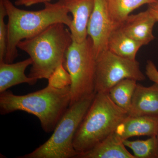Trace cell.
Returning <instances> with one entry per match:
<instances>
[{
	"instance_id": "cell-24",
	"label": "cell",
	"mask_w": 158,
	"mask_h": 158,
	"mask_svg": "<svg viewBox=\"0 0 158 158\" xmlns=\"http://www.w3.org/2000/svg\"><path fill=\"white\" fill-rule=\"evenodd\" d=\"M156 137H157V139H158V127L157 134Z\"/></svg>"
},
{
	"instance_id": "cell-11",
	"label": "cell",
	"mask_w": 158,
	"mask_h": 158,
	"mask_svg": "<svg viewBox=\"0 0 158 158\" xmlns=\"http://www.w3.org/2000/svg\"><path fill=\"white\" fill-rule=\"evenodd\" d=\"M158 116H128L114 131L123 141L135 136L157 135Z\"/></svg>"
},
{
	"instance_id": "cell-14",
	"label": "cell",
	"mask_w": 158,
	"mask_h": 158,
	"mask_svg": "<svg viewBox=\"0 0 158 158\" xmlns=\"http://www.w3.org/2000/svg\"><path fill=\"white\" fill-rule=\"evenodd\" d=\"M78 158H136L126 148L123 141L114 132Z\"/></svg>"
},
{
	"instance_id": "cell-23",
	"label": "cell",
	"mask_w": 158,
	"mask_h": 158,
	"mask_svg": "<svg viewBox=\"0 0 158 158\" xmlns=\"http://www.w3.org/2000/svg\"><path fill=\"white\" fill-rule=\"evenodd\" d=\"M148 9L158 22V1L148 5Z\"/></svg>"
},
{
	"instance_id": "cell-21",
	"label": "cell",
	"mask_w": 158,
	"mask_h": 158,
	"mask_svg": "<svg viewBox=\"0 0 158 158\" xmlns=\"http://www.w3.org/2000/svg\"><path fill=\"white\" fill-rule=\"evenodd\" d=\"M145 74L152 81L158 85V70L151 60H148L145 66Z\"/></svg>"
},
{
	"instance_id": "cell-13",
	"label": "cell",
	"mask_w": 158,
	"mask_h": 158,
	"mask_svg": "<svg viewBox=\"0 0 158 158\" xmlns=\"http://www.w3.org/2000/svg\"><path fill=\"white\" fill-rule=\"evenodd\" d=\"M33 63L31 58L16 63L0 62V93L19 84L35 85L37 80L27 76L26 69Z\"/></svg>"
},
{
	"instance_id": "cell-10",
	"label": "cell",
	"mask_w": 158,
	"mask_h": 158,
	"mask_svg": "<svg viewBox=\"0 0 158 158\" xmlns=\"http://www.w3.org/2000/svg\"><path fill=\"white\" fill-rule=\"evenodd\" d=\"M72 21L69 27L73 40L83 42L88 37V27L94 6V0H65Z\"/></svg>"
},
{
	"instance_id": "cell-17",
	"label": "cell",
	"mask_w": 158,
	"mask_h": 158,
	"mask_svg": "<svg viewBox=\"0 0 158 158\" xmlns=\"http://www.w3.org/2000/svg\"><path fill=\"white\" fill-rule=\"evenodd\" d=\"M137 81L125 79L118 82L108 92L112 101L118 107L126 111L128 114L132 99L137 85Z\"/></svg>"
},
{
	"instance_id": "cell-15",
	"label": "cell",
	"mask_w": 158,
	"mask_h": 158,
	"mask_svg": "<svg viewBox=\"0 0 158 158\" xmlns=\"http://www.w3.org/2000/svg\"><path fill=\"white\" fill-rule=\"evenodd\" d=\"M142 46L118 27L114 30L110 35L108 50L123 58L136 60L137 53Z\"/></svg>"
},
{
	"instance_id": "cell-5",
	"label": "cell",
	"mask_w": 158,
	"mask_h": 158,
	"mask_svg": "<svg viewBox=\"0 0 158 158\" xmlns=\"http://www.w3.org/2000/svg\"><path fill=\"white\" fill-rule=\"evenodd\" d=\"M95 94L84 98L69 106L50 138L34 151L18 158H77L78 153L74 148V137Z\"/></svg>"
},
{
	"instance_id": "cell-4",
	"label": "cell",
	"mask_w": 158,
	"mask_h": 158,
	"mask_svg": "<svg viewBox=\"0 0 158 158\" xmlns=\"http://www.w3.org/2000/svg\"><path fill=\"white\" fill-rule=\"evenodd\" d=\"M128 116L112 101L108 93H96L74 137V148L78 155L114 132Z\"/></svg>"
},
{
	"instance_id": "cell-2",
	"label": "cell",
	"mask_w": 158,
	"mask_h": 158,
	"mask_svg": "<svg viewBox=\"0 0 158 158\" xmlns=\"http://www.w3.org/2000/svg\"><path fill=\"white\" fill-rule=\"evenodd\" d=\"M70 85L57 88L48 85L41 90L26 95L10 90L0 93V113L6 115L24 111L37 117L46 133L53 132L70 106Z\"/></svg>"
},
{
	"instance_id": "cell-7",
	"label": "cell",
	"mask_w": 158,
	"mask_h": 158,
	"mask_svg": "<svg viewBox=\"0 0 158 158\" xmlns=\"http://www.w3.org/2000/svg\"><path fill=\"white\" fill-rule=\"evenodd\" d=\"M125 79L137 81L145 80L137 60L123 58L108 50L97 57L96 93H108L114 85Z\"/></svg>"
},
{
	"instance_id": "cell-12",
	"label": "cell",
	"mask_w": 158,
	"mask_h": 158,
	"mask_svg": "<svg viewBox=\"0 0 158 158\" xmlns=\"http://www.w3.org/2000/svg\"><path fill=\"white\" fill-rule=\"evenodd\" d=\"M130 116H158V85L148 87L137 84L133 94Z\"/></svg>"
},
{
	"instance_id": "cell-19",
	"label": "cell",
	"mask_w": 158,
	"mask_h": 158,
	"mask_svg": "<svg viewBox=\"0 0 158 158\" xmlns=\"http://www.w3.org/2000/svg\"><path fill=\"white\" fill-rule=\"evenodd\" d=\"M48 85L54 88H62L70 85L71 80L69 73L63 64L54 71L48 79Z\"/></svg>"
},
{
	"instance_id": "cell-20",
	"label": "cell",
	"mask_w": 158,
	"mask_h": 158,
	"mask_svg": "<svg viewBox=\"0 0 158 158\" xmlns=\"http://www.w3.org/2000/svg\"><path fill=\"white\" fill-rule=\"evenodd\" d=\"M7 13L2 0H0V62L4 61L7 48L8 28L5 23Z\"/></svg>"
},
{
	"instance_id": "cell-8",
	"label": "cell",
	"mask_w": 158,
	"mask_h": 158,
	"mask_svg": "<svg viewBox=\"0 0 158 158\" xmlns=\"http://www.w3.org/2000/svg\"><path fill=\"white\" fill-rule=\"evenodd\" d=\"M116 27L108 9L106 0H94V6L88 27L96 58L107 50L110 35Z\"/></svg>"
},
{
	"instance_id": "cell-18",
	"label": "cell",
	"mask_w": 158,
	"mask_h": 158,
	"mask_svg": "<svg viewBox=\"0 0 158 158\" xmlns=\"http://www.w3.org/2000/svg\"><path fill=\"white\" fill-rule=\"evenodd\" d=\"M126 147L131 149L136 158H158V140L156 136L145 140L123 141Z\"/></svg>"
},
{
	"instance_id": "cell-1",
	"label": "cell",
	"mask_w": 158,
	"mask_h": 158,
	"mask_svg": "<svg viewBox=\"0 0 158 158\" xmlns=\"http://www.w3.org/2000/svg\"><path fill=\"white\" fill-rule=\"evenodd\" d=\"M8 16L7 48L4 62L13 63L18 56L17 46L23 40L34 37L56 23L69 28L72 17L69 15L65 0L44 3V8L31 11L17 8L10 0H2Z\"/></svg>"
},
{
	"instance_id": "cell-6",
	"label": "cell",
	"mask_w": 158,
	"mask_h": 158,
	"mask_svg": "<svg viewBox=\"0 0 158 158\" xmlns=\"http://www.w3.org/2000/svg\"><path fill=\"white\" fill-rule=\"evenodd\" d=\"M63 65L71 80L70 106L96 93V58L93 42L89 36L81 43L73 40L66 52Z\"/></svg>"
},
{
	"instance_id": "cell-3",
	"label": "cell",
	"mask_w": 158,
	"mask_h": 158,
	"mask_svg": "<svg viewBox=\"0 0 158 158\" xmlns=\"http://www.w3.org/2000/svg\"><path fill=\"white\" fill-rule=\"evenodd\" d=\"M66 26L62 23L53 24L34 37L20 41L18 48L27 53L33 61L29 77L48 80L55 69L63 64L73 42Z\"/></svg>"
},
{
	"instance_id": "cell-22",
	"label": "cell",
	"mask_w": 158,
	"mask_h": 158,
	"mask_svg": "<svg viewBox=\"0 0 158 158\" xmlns=\"http://www.w3.org/2000/svg\"><path fill=\"white\" fill-rule=\"evenodd\" d=\"M51 0H16L15 2V5L16 6H25L29 7L39 4L50 2Z\"/></svg>"
},
{
	"instance_id": "cell-16",
	"label": "cell",
	"mask_w": 158,
	"mask_h": 158,
	"mask_svg": "<svg viewBox=\"0 0 158 158\" xmlns=\"http://www.w3.org/2000/svg\"><path fill=\"white\" fill-rule=\"evenodd\" d=\"M109 12L116 28L121 26L130 13L144 5H149L155 0H106Z\"/></svg>"
},
{
	"instance_id": "cell-25",
	"label": "cell",
	"mask_w": 158,
	"mask_h": 158,
	"mask_svg": "<svg viewBox=\"0 0 158 158\" xmlns=\"http://www.w3.org/2000/svg\"><path fill=\"white\" fill-rule=\"evenodd\" d=\"M156 1H158V0H155Z\"/></svg>"
},
{
	"instance_id": "cell-9",
	"label": "cell",
	"mask_w": 158,
	"mask_h": 158,
	"mask_svg": "<svg viewBox=\"0 0 158 158\" xmlns=\"http://www.w3.org/2000/svg\"><path fill=\"white\" fill-rule=\"evenodd\" d=\"M156 20L149 10L137 14L130 15L119 28L142 45L148 44L155 39L153 31Z\"/></svg>"
}]
</instances>
